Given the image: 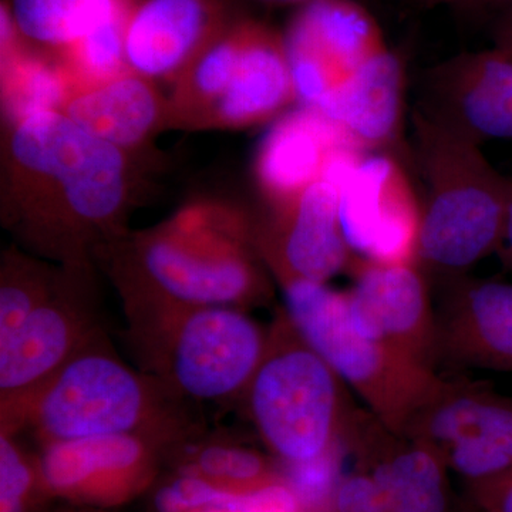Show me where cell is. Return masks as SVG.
I'll use <instances>...</instances> for the list:
<instances>
[{
    "label": "cell",
    "mask_w": 512,
    "mask_h": 512,
    "mask_svg": "<svg viewBox=\"0 0 512 512\" xmlns=\"http://www.w3.org/2000/svg\"><path fill=\"white\" fill-rule=\"evenodd\" d=\"M8 130L6 222L37 251L83 268L89 249L120 234L131 204L130 153L59 110L32 114Z\"/></svg>",
    "instance_id": "cell-1"
},
{
    "label": "cell",
    "mask_w": 512,
    "mask_h": 512,
    "mask_svg": "<svg viewBox=\"0 0 512 512\" xmlns=\"http://www.w3.org/2000/svg\"><path fill=\"white\" fill-rule=\"evenodd\" d=\"M254 229L234 208L195 204L141 232L127 245L136 301L148 319L201 306H237L265 291L256 264ZM128 272V274H131Z\"/></svg>",
    "instance_id": "cell-2"
},
{
    "label": "cell",
    "mask_w": 512,
    "mask_h": 512,
    "mask_svg": "<svg viewBox=\"0 0 512 512\" xmlns=\"http://www.w3.org/2000/svg\"><path fill=\"white\" fill-rule=\"evenodd\" d=\"M416 158L426 181L414 264L450 282L503 248L512 180L498 173L480 144L413 113Z\"/></svg>",
    "instance_id": "cell-3"
},
{
    "label": "cell",
    "mask_w": 512,
    "mask_h": 512,
    "mask_svg": "<svg viewBox=\"0 0 512 512\" xmlns=\"http://www.w3.org/2000/svg\"><path fill=\"white\" fill-rule=\"evenodd\" d=\"M285 318L299 338L367 404L392 433L402 434L441 377L433 367L360 335L345 292L322 282L285 279Z\"/></svg>",
    "instance_id": "cell-4"
},
{
    "label": "cell",
    "mask_w": 512,
    "mask_h": 512,
    "mask_svg": "<svg viewBox=\"0 0 512 512\" xmlns=\"http://www.w3.org/2000/svg\"><path fill=\"white\" fill-rule=\"evenodd\" d=\"M346 387L285 318L269 336L245 392L249 414L269 450L282 463H302L345 439L362 416L350 406Z\"/></svg>",
    "instance_id": "cell-5"
},
{
    "label": "cell",
    "mask_w": 512,
    "mask_h": 512,
    "mask_svg": "<svg viewBox=\"0 0 512 512\" xmlns=\"http://www.w3.org/2000/svg\"><path fill=\"white\" fill-rule=\"evenodd\" d=\"M94 339L43 387L22 423L46 444L111 434L158 436L161 389Z\"/></svg>",
    "instance_id": "cell-6"
},
{
    "label": "cell",
    "mask_w": 512,
    "mask_h": 512,
    "mask_svg": "<svg viewBox=\"0 0 512 512\" xmlns=\"http://www.w3.org/2000/svg\"><path fill=\"white\" fill-rule=\"evenodd\" d=\"M158 330L168 386L181 396L222 402L244 393L264 359L269 338L235 306L160 313Z\"/></svg>",
    "instance_id": "cell-7"
},
{
    "label": "cell",
    "mask_w": 512,
    "mask_h": 512,
    "mask_svg": "<svg viewBox=\"0 0 512 512\" xmlns=\"http://www.w3.org/2000/svg\"><path fill=\"white\" fill-rule=\"evenodd\" d=\"M402 436L436 450L470 487L487 483L512 471V397L440 379Z\"/></svg>",
    "instance_id": "cell-8"
},
{
    "label": "cell",
    "mask_w": 512,
    "mask_h": 512,
    "mask_svg": "<svg viewBox=\"0 0 512 512\" xmlns=\"http://www.w3.org/2000/svg\"><path fill=\"white\" fill-rule=\"evenodd\" d=\"M284 42L298 104L313 109L387 46L379 23L357 0H315L296 9Z\"/></svg>",
    "instance_id": "cell-9"
},
{
    "label": "cell",
    "mask_w": 512,
    "mask_h": 512,
    "mask_svg": "<svg viewBox=\"0 0 512 512\" xmlns=\"http://www.w3.org/2000/svg\"><path fill=\"white\" fill-rule=\"evenodd\" d=\"M421 212L412 181L394 154H365L340 187V228L355 258L414 264Z\"/></svg>",
    "instance_id": "cell-10"
},
{
    "label": "cell",
    "mask_w": 512,
    "mask_h": 512,
    "mask_svg": "<svg viewBox=\"0 0 512 512\" xmlns=\"http://www.w3.org/2000/svg\"><path fill=\"white\" fill-rule=\"evenodd\" d=\"M56 282L42 305L30 313L18 332L0 345V399L3 430L23 416L50 380L90 342L94 318L79 293Z\"/></svg>",
    "instance_id": "cell-11"
},
{
    "label": "cell",
    "mask_w": 512,
    "mask_h": 512,
    "mask_svg": "<svg viewBox=\"0 0 512 512\" xmlns=\"http://www.w3.org/2000/svg\"><path fill=\"white\" fill-rule=\"evenodd\" d=\"M353 286L345 292L353 328L431 366L437 356V316L427 276L416 264H379L350 259Z\"/></svg>",
    "instance_id": "cell-12"
},
{
    "label": "cell",
    "mask_w": 512,
    "mask_h": 512,
    "mask_svg": "<svg viewBox=\"0 0 512 512\" xmlns=\"http://www.w3.org/2000/svg\"><path fill=\"white\" fill-rule=\"evenodd\" d=\"M416 109L480 146L512 140V57L495 47L451 57L429 70Z\"/></svg>",
    "instance_id": "cell-13"
},
{
    "label": "cell",
    "mask_w": 512,
    "mask_h": 512,
    "mask_svg": "<svg viewBox=\"0 0 512 512\" xmlns=\"http://www.w3.org/2000/svg\"><path fill=\"white\" fill-rule=\"evenodd\" d=\"M340 187L322 178L289 204L271 210L264 228L254 229L255 247L279 281L305 279L326 284L348 268L352 252L340 228Z\"/></svg>",
    "instance_id": "cell-14"
},
{
    "label": "cell",
    "mask_w": 512,
    "mask_h": 512,
    "mask_svg": "<svg viewBox=\"0 0 512 512\" xmlns=\"http://www.w3.org/2000/svg\"><path fill=\"white\" fill-rule=\"evenodd\" d=\"M238 18L235 0H137L127 20L128 67L174 83Z\"/></svg>",
    "instance_id": "cell-15"
},
{
    "label": "cell",
    "mask_w": 512,
    "mask_h": 512,
    "mask_svg": "<svg viewBox=\"0 0 512 512\" xmlns=\"http://www.w3.org/2000/svg\"><path fill=\"white\" fill-rule=\"evenodd\" d=\"M150 437L134 434L47 443L39 473L47 490L87 503H119L146 481Z\"/></svg>",
    "instance_id": "cell-16"
},
{
    "label": "cell",
    "mask_w": 512,
    "mask_h": 512,
    "mask_svg": "<svg viewBox=\"0 0 512 512\" xmlns=\"http://www.w3.org/2000/svg\"><path fill=\"white\" fill-rule=\"evenodd\" d=\"M350 148L359 150L320 111L298 104L274 120L256 148V187L271 210L284 207L322 180Z\"/></svg>",
    "instance_id": "cell-17"
},
{
    "label": "cell",
    "mask_w": 512,
    "mask_h": 512,
    "mask_svg": "<svg viewBox=\"0 0 512 512\" xmlns=\"http://www.w3.org/2000/svg\"><path fill=\"white\" fill-rule=\"evenodd\" d=\"M512 372V284L468 276L447 282L437 316V356Z\"/></svg>",
    "instance_id": "cell-18"
},
{
    "label": "cell",
    "mask_w": 512,
    "mask_h": 512,
    "mask_svg": "<svg viewBox=\"0 0 512 512\" xmlns=\"http://www.w3.org/2000/svg\"><path fill=\"white\" fill-rule=\"evenodd\" d=\"M295 86L284 33L252 18L241 19V43L227 90L201 128H248L278 119L291 109Z\"/></svg>",
    "instance_id": "cell-19"
},
{
    "label": "cell",
    "mask_w": 512,
    "mask_h": 512,
    "mask_svg": "<svg viewBox=\"0 0 512 512\" xmlns=\"http://www.w3.org/2000/svg\"><path fill=\"white\" fill-rule=\"evenodd\" d=\"M404 92L402 59L386 46L316 110L363 153L394 154L402 138Z\"/></svg>",
    "instance_id": "cell-20"
},
{
    "label": "cell",
    "mask_w": 512,
    "mask_h": 512,
    "mask_svg": "<svg viewBox=\"0 0 512 512\" xmlns=\"http://www.w3.org/2000/svg\"><path fill=\"white\" fill-rule=\"evenodd\" d=\"M60 111L87 133L127 153L143 147L168 124V99L156 82L131 70L109 82L77 90Z\"/></svg>",
    "instance_id": "cell-21"
},
{
    "label": "cell",
    "mask_w": 512,
    "mask_h": 512,
    "mask_svg": "<svg viewBox=\"0 0 512 512\" xmlns=\"http://www.w3.org/2000/svg\"><path fill=\"white\" fill-rule=\"evenodd\" d=\"M365 467L382 487L386 512H450L448 467L433 448L380 426L363 439Z\"/></svg>",
    "instance_id": "cell-22"
},
{
    "label": "cell",
    "mask_w": 512,
    "mask_h": 512,
    "mask_svg": "<svg viewBox=\"0 0 512 512\" xmlns=\"http://www.w3.org/2000/svg\"><path fill=\"white\" fill-rule=\"evenodd\" d=\"M137 0H9L23 39L37 49L60 53L84 36L130 15Z\"/></svg>",
    "instance_id": "cell-23"
},
{
    "label": "cell",
    "mask_w": 512,
    "mask_h": 512,
    "mask_svg": "<svg viewBox=\"0 0 512 512\" xmlns=\"http://www.w3.org/2000/svg\"><path fill=\"white\" fill-rule=\"evenodd\" d=\"M154 507L158 512H295V500L281 483L237 491L190 471L161 487L154 497Z\"/></svg>",
    "instance_id": "cell-24"
},
{
    "label": "cell",
    "mask_w": 512,
    "mask_h": 512,
    "mask_svg": "<svg viewBox=\"0 0 512 512\" xmlns=\"http://www.w3.org/2000/svg\"><path fill=\"white\" fill-rule=\"evenodd\" d=\"M128 16L101 26L63 52L56 53L69 73L74 92L130 72L126 57Z\"/></svg>",
    "instance_id": "cell-25"
},
{
    "label": "cell",
    "mask_w": 512,
    "mask_h": 512,
    "mask_svg": "<svg viewBox=\"0 0 512 512\" xmlns=\"http://www.w3.org/2000/svg\"><path fill=\"white\" fill-rule=\"evenodd\" d=\"M55 279L22 254H8L0 281V345L8 342L30 313L49 298Z\"/></svg>",
    "instance_id": "cell-26"
},
{
    "label": "cell",
    "mask_w": 512,
    "mask_h": 512,
    "mask_svg": "<svg viewBox=\"0 0 512 512\" xmlns=\"http://www.w3.org/2000/svg\"><path fill=\"white\" fill-rule=\"evenodd\" d=\"M191 473L237 491L255 490L282 480L281 474L256 451L222 444L202 448Z\"/></svg>",
    "instance_id": "cell-27"
},
{
    "label": "cell",
    "mask_w": 512,
    "mask_h": 512,
    "mask_svg": "<svg viewBox=\"0 0 512 512\" xmlns=\"http://www.w3.org/2000/svg\"><path fill=\"white\" fill-rule=\"evenodd\" d=\"M346 437L313 460L282 463L285 467L279 474L298 498L302 512L332 511L333 495L343 476L342 460Z\"/></svg>",
    "instance_id": "cell-28"
},
{
    "label": "cell",
    "mask_w": 512,
    "mask_h": 512,
    "mask_svg": "<svg viewBox=\"0 0 512 512\" xmlns=\"http://www.w3.org/2000/svg\"><path fill=\"white\" fill-rule=\"evenodd\" d=\"M33 476L28 460L9 431L0 436V512H25Z\"/></svg>",
    "instance_id": "cell-29"
},
{
    "label": "cell",
    "mask_w": 512,
    "mask_h": 512,
    "mask_svg": "<svg viewBox=\"0 0 512 512\" xmlns=\"http://www.w3.org/2000/svg\"><path fill=\"white\" fill-rule=\"evenodd\" d=\"M330 512H386L382 487L365 466L340 478Z\"/></svg>",
    "instance_id": "cell-30"
},
{
    "label": "cell",
    "mask_w": 512,
    "mask_h": 512,
    "mask_svg": "<svg viewBox=\"0 0 512 512\" xmlns=\"http://www.w3.org/2000/svg\"><path fill=\"white\" fill-rule=\"evenodd\" d=\"M480 512H512V471L487 483L471 485Z\"/></svg>",
    "instance_id": "cell-31"
},
{
    "label": "cell",
    "mask_w": 512,
    "mask_h": 512,
    "mask_svg": "<svg viewBox=\"0 0 512 512\" xmlns=\"http://www.w3.org/2000/svg\"><path fill=\"white\" fill-rule=\"evenodd\" d=\"M494 47L512 57V8L508 9L495 30Z\"/></svg>",
    "instance_id": "cell-32"
},
{
    "label": "cell",
    "mask_w": 512,
    "mask_h": 512,
    "mask_svg": "<svg viewBox=\"0 0 512 512\" xmlns=\"http://www.w3.org/2000/svg\"><path fill=\"white\" fill-rule=\"evenodd\" d=\"M461 10H490L498 8H512V0H458L456 6Z\"/></svg>",
    "instance_id": "cell-33"
},
{
    "label": "cell",
    "mask_w": 512,
    "mask_h": 512,
    "mask_svg": "<svg viewBox=\"0 0 512 512\" xmlns=\"http://www.w3.org/2000/svg\"><path fill=\"white\" fill-rule=\"evenodd\" d=\"M256 3H261L265 6H274V8H302V6L308 5V3L315 2V0H254Z\"/></svg>",
    "instance_id": "cell-34"
},
{
    "label": "cell",
    "mask_w": 512,
    "mask_h": 512,
    "mask_svg": "<svg viewBox=\"0 0 512 512\" xmlns=\"http://www.w3.org/2000/svg\"><path fill=\"white\" fill-rule=\"evenodd\" d=\"M505 251V259L508 264L512 265V198L510 204V210H508L507 228H505V238L503 248Z\"/></svg>",
    "instance_id": "cell-35"
},
{
    "label": "cell",
    "mask_w": 512,
    "mask_h": 512,
    "mask_svg": "<svg viewBox=\"0 0 512 512\" xmlns=\"http://www.w3.org/2000/svg\"><path fill=\"white\" fill-rule=\"evenodd\" d=\"M458 0H417L424 8H436V6H456Z\"/></svg>",
    "instance_id": "cell-36"
},
{
    "label": "cell",
    "mask_w": 512,
    "mask_h": 512,
    "mask_svg": "<svg viewBox=\"0 0 512 512\" xmlns=\"http://www.w3.org/2000/svg\"><path fill=\"white\" fill-rule=\"evenodd\" d=\"M207 512H227V511H215V510H207Z\"/></svg>",
    "instance_id": "cell-37"
},
{
    "label": "cell",
    "mask_w": 512,
    "mask_h": 512,
    "mask_svg": "<svg viewBox=\"0 0 512 512\" xmlns=\"http://www.w3.org/2000/svg\"><path fill=\"white\" fill-rule=\"evenodd\" d=\"M197 512H207V511H197Z\"/></svg>",
    "instance_id": "cell-38"
}]
</instances>
